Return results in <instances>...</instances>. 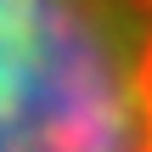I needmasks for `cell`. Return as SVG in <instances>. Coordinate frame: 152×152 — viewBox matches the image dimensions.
I'll return each mask as SVG.
<instances>
[{
    "mask_svg": "<svg viewBox=\"0 0 152 152\" xmlns=\"http://www.w3.org/2000/svg\"><path fill=\"white\" fill-rule=\"evenodd\" d=\"M0 152H152V0H0Z\"/></svg>",
    "mask_w": 152,
    "mask_h": 152,
    "instance_id": "cell-1",
    "label": "cell"
}]
</instances>
